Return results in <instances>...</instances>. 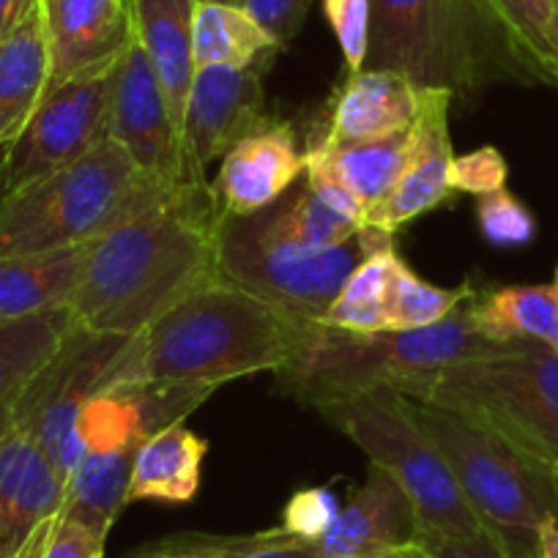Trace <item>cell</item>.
<instances>
[{"label":"cell","mask_w":558,"mask_h":558,"mask_svg":"<svg viewBox=\"0 0 558 558\" xmlns=\"http://www.w3.org/2000/svg\"><path fill=\"white\" fill-rule=\"evenodd\" d=\"M324 12L345 58L348 74L362 72L369 50L373 3L369 0H324Z\"/></svg>","instance_id":"e575fe53"},{"label":"cell","mask_w":558,"mask_h":558,"mask_svg":"<svg viewBox=\"0 0 558 558\" xmlns=\"http://www.w3.org/2000/svg\"><path fill=\"white\" fill-rule=\"evenodd\" d=\"M208 444L184 422L154 433L134 454L126 504H190L201 490V469Z\"/></svg>","instance_id":"cb8c5ba5"},{"label":"cell","mask_w":558,"mask_h":558,"mask_svg":"<svg viewBox=\"0 0 558 558\" xmlns=\"http://www.w3.org/2000/svg\"><path fill=\"white\" fill-rule=\"evenodd\" d=\"M39 558H105V539L85 525L58 514Z\"/></svg>","instance_id":"ab89813d"},{"label":"cell","mask_w":558,"mask_h":558,"mask_svg":"<svg viewBox=\"0 0 558 558\" xmlns=\"http://www.w3.org/2000/svg\"><path fill=\"white\" fill-rule=\"evenodd\" d=\"M129 340L132 337L90 331L77 320L20 397L12 430L34 438L63 480L72 476L85 454L77 433L80 413L90 397L99 395Z\"/></svg>","instance_id":"30bf717a"},{"label":"cell","mask_w":558,"mask_h":558,"mask_svg":"<svg viewBox=\"0 0 558 558\" xmlns=\"http://www.w3.org/2000/svg\"><path fill=\"white\" fill-rule=\"evenodd\" d=\"M471 326L493 342H550L558 331L556 286H507L469 302Z\"/></svg>","instance_id":"83f0119b"},{"label":"cell","mask_w":558,"mask_h":558,"mask_svg":"<svg viewBox=\"0 0 558 558\" xmlns=\"http://www.w3.org/2000/svg\"><path fill=\"white\" fill-rule=\"evenodd\" d=\"M364 69L397 72L416 88L474 101L501 83H536L490 0H369Z\"/></svg>","instance_id":"3957f363"},{"label":"cell","mask_w":558,"mask_h":558,"mask_svg":"<svg viewBox=\"0 0 558 558\" xmlns=\"http://www.w3.org/2000/svg\"><path fill=\"white\" fill-rule=\"evenodd\" d=\"M235 3L244 7L279 47H286L302 31L313 0H235Z\"/></svg>","instance_id":"74e56055"},{"label":"cell","mask_w":558,"mask_h":558,"mask_svg":"<svg viewBox=\"0 0 558 558\" xmlns=\"http://www.w3.org/2000/svg\"><path fill=\"white\" fill-rule=\"evenodd\" d=\"M219 279V211L211 190L184 184L90 241L69 307L90 331L134 337Z\"/></svg>","instance_id":"6da1fadb"},{"label":"cell","mask_w":558,"mask_h":558,"mask_svg":"<svg viewBox=\"0 0 558 558\" xmlns=\"http://www.w3.org/2000/svg\"><path fill=\"white\" fill-rule=\"evenodd\" d=\"M536 558H558V523H545L536 534Z\"/></svg>","instance_id":"f6af8a7d"},{"label":"cell","mask_w":558,"mask_h":558,"mask_svg":"<svg viewBox=\"0 0 558 558\" xmlns=\"http://www.w3.org/2000/svg\"><path fill=\"white\" fill-rule=\"evenodd\" d=\"M454 99L449 90L422 88V105L413 121V151L395 190L384 203L367 211L364 225L395 235L413 219L425 217L433 208L452 201L449 165H452V137H449V112Z\"/></svg>","instance_id":"9a60e30c"},{"label":"cell","mask_w":558,"mask_h":558,"mask_svg":"<svg viewBox=\"0 0 558 558\" xmlns=\"http://www.w3.org/2000/svg\"><path fill=\"white\" fill-rule=\"evenodd\" d=\"M241 536H179L154 545L137 558H222Z\"/></svg>","instance_id":"b9f144b4"},{"label":"cell","mask_w":558,"mask_h":558,"mask_svg":"<svg viewBox=\"0 0 558 558\" xmlns=\"http://www.w3.org/2000/svg\"><path fill=\"white\" fill-rule=\"evenodd\" d=\"M39 9V0H0V41Z\"/></svg>","instance_id":"ee69618b"},{"label":"cell","mask_w":558,"mask_h":558,"mask_svg":"<svg viewBox=\"0 0 558 558\" xmlns=\"http://www.w3.org/2000/svg\"><path fill=\"white\" fill-rule=\"evenodd\" d=\"M313 408L405 490L416 509L418 534L474 536L485 531L444 454L408 411L405 397L375 389L331 397Z\"/></svg>","instance_id":"ba28073f"},{"label":"cell","mask_w":558,"mask_h":558,"mask_svg":"<svg viewBox=\"0 0 558 558\" xmlns=\"http://www.w3.org/2000/svg\"><path fill=\"white\" fill-rule=\"evenodd\" d=\"M411 400L476 418L558 474V353L547 342H512L444 369Z\"/></svg>","instance_id":"9c48e42d"},{"label":"cell","mask_w":558,"mask_h":558,"mask_svg":"<svg viewBox=\"0 0 558 558\" xmlns=\"http://www.w3.org/2000/svg\"><path fill=\"white\" fill-rule=\"evenodd\" d=\"M547 345H550V348H553V351H556V353H558V331H556V337H553V340H550V342H547Z\"/></svg>","instance_id":"681fc988"},{"label":"cell","mask_w":558,"mask_h":558,"mask_svg":"<svg viewBox=\"0 0 558 558\" xmlns=\"http://www.w3.org/2000/svg\"><path fill=\"white\" fill-rule=\"evenodd\" d=\"M476 299V296H474ZM512 342H493L471 326L469 302L441 324L413 331L353 335L315 324L302 351L274 373L279 391L315 402L356 391L389 389L411 397L422 384L471 359L501 353Z\"/></svg>","instance_id":"277c9868"},{"label":"cell","mask_w":558,"mask_h":558,"mask_svg":"<svg viewBox=\"0 0 558 558\" xmlns=\"http://www.w3.org/2000/svg\"><path fill=\"white\" fill-rule=\"evenodd\" d=\"M66 498V480L31 436H0V558L23 547L56 520Z\"/></svg>","instance_id":"e0dca14e"},{"label":"cell","mask_w":558,"mask_h":558,"mask_svg":"<svg viewBox=\"0 0 558 558\" xmlns=\"http://www.w3.org/2000/svg\"><path fill=\"white\" fill-rule=\"evenodd\" d=\"M85 252L88 244L45 255L0 257V324L69 307Z\"/></svg>","instance_id":"d4e9b609"},{"label":"cell","mask_w":558,"mask_h":558,"mask_svg":"<svg viewBox=\"0 0 558 558\" xmlns=\"http://www.w3.org/2000/svg\"><path fill=\"white\" fill-rule=\"evenodd\" d=\"M123 3H126V7H129V0H123Z\"/></svg>","instance_id":"816d5d0a"},{"label":"cell","mask_w":558,"mask_h":558,"mask_svg":"<svg viewBox=\"0 0 558 558\" xmlns=\"http://www.w3.org/2000/svg\"><path fill=\"white\" fill-rule=\"evenodd\" d=\"M274 222L288 239L296 244L313 246V250H326V246H340L356 239L359 230L364 225L351 222V219L340 217L335 208L326 206L313 190H310L307 179H299L286 195L271 203Z\"/></svg>","instance_id":"d6a6232c"},{"label":"cell","mask_w":558,"mask_h":558,"mask_svg":"<svg viewBox=\"0 0 558 558\" xmlns=\"http://www.w3.org/2000/svg\"><path fill=\"white\" fill-rule=\"evenodd\" d=\"M340 504L329 487H304L291 496L282 509V523L277 525L282 534L315 542L335 525L340 514Z\"/></svg>","instance_id":"d590c367"},{"label":"cell","mask_w":558,"mask_h":558,"mask_svg":"<svg viewBox=\"0 0 558 558\" xmlns=\"http://www.w3.org/2000/svg\"><path fill=\"white\" fill-rule=\"evenodd\" d=\"M304 324L219 279L129 340L101 391L129 384H208L277 373L304 348Z\"/></svg>","instance_id":"7a4b0ae2"},{"label":"cell","mask_w":558,"mask_h":558,"mask_svg":"<svg viewBox=\"0 0 558 558\" xmlns=\"http://www.w3.org/2000/svg\"><path fill=\"white\" fill-rule=\"evenodd\" d=\"M304 173L307 157L299 148L296 129L277 116L222 159L208 190L219 217H246L277 203Z\"/></svg>","instance_id":"2e32d148"},{"label":"cell","mask_w":558,"mask_h":558,"mask_svg":"<svg viewBox=\"0 0 558 558\" xmlns=\"http://www.w3.org/2000/svg\"><path fill=\"white\" fill-rule=\"evenodd\" d=\"M50 525H52V520H50V523L45 525V529L39 531V534L34 536V539L28 542V545L23 547V553H20L17 558H39V556H41V547H45V539H47V534H50Z\"/></svg>","instance_id":"7dc6e473"},{"label":"cell","mask_w":558,"mask_h":558,"mask_svg":"<svg viewBox=\"0 0 558 558\" xmlns=\"http://www.w3.org/2000/svg\"><path fill=\"white\" fill-rule=\"evenodd\" d=\"M271 63L257 61L252 66H201L186 96L184 143L186 173L192 184H208V168L225 159L241 140L252 137L274 121L266 107V69Z\"/></svg>","instance_id":"7c38bea8"},{"label":"cell","mask_w":558,"mask_h":558,"mask_svg":"<svg viewBox=\"0 0 558 558\" xmlns=\"http://www.w3.org/2000/svg\"><path fill=\"white\" fill-rule=\"evenodd\" d=\"M405 400L487 534L512 556L534 558L542 525L558 523L556 471L476 418L433 402Z\"/></svg>","instance_id":"8992f818"},{"label":"cell","mask_w":558,"mask_h":558,"mask_svg":"<svg viewBox=\"0 0 558 558\" xmlns=\"http://www.w3.org/2000/svg\"><path fill=\"white\" fill-rule=\"evenodd\" d=\"M367 558H430V553L418 545V542H413V545L395 547V550H386V553H378V556H367Z\"/></svg>","instance_id":"bcb514c9"},{"label":"cell","mask_w":558,"mask_h":558,"mask_svg":"<svg viewBox=\"0 0 558 558\" xmlns=\"http://www.w3.org/2000/svg\"><path fill=\"white\" fill-rule=\"evenodd\" d=\"M192 9L195 0H129L134 39L157 72L179 134L197 72L192 56Z\"/></svg>","instance_id":"7402d4cb"},{"label":"cell","mask_w":558,"mask_h":558,"mask_svg":"<svg viewBox=\"0 0 558 558\" xmlns=\"http://www.w3.org/2000/svg\"><path fill=\"white\" fill-rule=\"evenodd\" d=\"M413 151V126L378 140L335 143L313 129L304 148L307 170L331 175L364 206V217L389 197Z\"/></svg>","instance_id":"44dd1931"},{"label":"cell","mask_w":558,"mask_h":558,"mask_svg":"<svg viewBox=\"0 0 558 558\" xmlns=\"http://www.w3.org/2000/svg\"><path fill=\"white\" fill-rule=\"evenodd\" d=\"M230 3H235V0H230Z\"/></svg>","instance_id":"f5cc1de1"},{"label":"cell","mask_w":558,"mask_h":558,"mask_svg":"<svg viewBox=\"0 0 558 558\" xmlns=\"http://www.w3.org/2000/svg\"><path fill=\"white\" fill-rule=\"evenodd\" d=\"M400 260L402 257L395 244L369 252L345 279V286L326 313L324 326L353 331V335L386 331V299H389L391 277Z\"/></svg>","instance_id":"f546056e"},{"label":"cell","mask_w":558,"mask_h":558,"mask_svg":"<svg viewBox=\"0 0 558 558\" xmlns=\"http://www.w3.org/2000/svg\"><path fill=\"white\" fill-rule=\"evenodd\" d=\"M553 286H556V291H558V266H556V274H553Z\"/></svg>","instance_id":"f907efd6"},{"label":"cell","mask_w":558,"mask_h":558,"mask_svg":"<svg viewBox=\"0 0 558 558\" xmlns=\"http://www.w3.org/2000/svg\"><path fill=\"white\" fill-rule=\"evenodd\" d=\"M107 134L121 143V148H126L129 157L146 173L173 186L192 184L186 173L184 143L170 118L168 99L137 39L129 41L116 63Z\"/></svg>","instance_id":"4fadbf2b"},{"label":"cell","mask_w":558,"mask_h":558,"mask_svg":"<svg viewBox=\"0 0 558 558\" xmlns=\"http://www.w3.org/2000/svg\"><path fill=\"white\" fill-rule=\"evenodd\" d=\"M175 190L146 173L107 134L77 162L0 201V257L85 246Z\"/></svg>","instance_id":"5b68a950"},{"label":"cell","mask_w":558,"mask_h":558,"mask_svg":"<svg viewBox=\"0 0 558 558\" xmlns=\"http://www.w3.org/2000/svg\"><path fill=\"white\" fill-rule=\"evenodd\" d=\"M7 165H9V146H0V201L7 197Z\"/></svg>","instance_id":"c3c4849f"},{"label":"cell","mask_w":558,"mask_h":558,"mask_svg":"<svg viewBox=\"0 0 558 558\" xmlns=\"http://www.w3.org/2000/svg\"><path fill=\"white\" fill-rule=\"evenodd\" d=\"M418 518L411 498L384 469L369 463L367 480L340 509L335 525L315 547L324 558H367L418 542Z\"/></svg>","instance_id":"d6986e66"},{"label":"cell","mask_w":558,"mask_h":558,"mask_svg":"<svg viewBox=\"0 0 558 558\" xmlns=\"http://www.w3.org/2000/svg\"><path fill=\"white\" fill-rule=\"evenodd\" d=\"M418 545L430 553V558H518L504 550L487 531L474 536L418 534Z\"/></svg>","instance_id":"60d3db41"},{"label":"cell","mask_w":558,"mask_h":558,"mask_svg":"<svg viewBox=\"0 0 558 558\" xmlns=\"http://www.w3.org/2000/svg\"><path fill=\"white\" fill-rule=\"evenodd\" d=\"M498 20L518 45L536 83L558 90V3L556 0H490Z\"/></svg>","instance_id":"4dcf8cb0"},{"label":"cell","mask_w":558,"mask_h":558,"mask_svg":"<svg viewBox=\"0 0 558 558\" xmlns=\"http://www.w3.org/2000/svg\"><path fill=\"white\" fill-rule=\"evenodd\" d=\"M137 449L123 452H85L66 480V498L61 514L85 525L107 542L112 523L126 507L129 480Z\"/></svg>","instance_id":"f1b7e54d"},{"label":"cell","mask_w":558,"mask_h":558,"mask_svg":"<svg viewBox=\"0 0 558 558\" xmlns=\"http://www.w3.org/2000/svg\"><path fill=\"white\" fill-rule=\"evenodd\" d=\"M39 7L50 45V88L110 66L134 39L123 0H39Z\"/></svg>","instance_id":"ac0fdd59"},{"label":"cell","mask_w":558,"mask_h":558,"mask_svg":"<svg viewBox=\"0 0 558 558\" xmlns=\"http://www.w3.org/2000/svg\"><path fill=\"white\" fill-rule=\"evenodd\" d=\"M208 384H129L99 391L80 413L85 452L140 449L154 433L179 425L217 391Z\"/></svg>","instance_id":"5bb4252c"},{"label":"cell","mask_w":558,"mask_h":558,"mask_svg":"<svg viewBox=\"0 0 558 558\" xmlns=\"http://www.w3.org/2000/svg\"><path fill=\"white\" fill-rule=\"evenodd\" d=\"M395 235L364 225L348 244L313 250L288 239L271 206L246 217H219V274L304 324H324L353 268Z\"/></svg>","instance_id":"52a82bcc"},{"label":"cell","mask_w":558,"mask_h":558,"mask_svg":"<svg viewBox=\"0 0 558 558\" xmlns=\"http://www.w3.org/2000/svg\"><path fill=\"white\" fill-rule=\"evenodd\" d=\"M50 88V45L41 7L0 41V146L23 134Z\"/></svg>","instance_id":"603a6c76"},{"label":"cell","mask_w":558,"mask_h":558,"mask_svg":"<svg viewBox=\"0 0 558 558\" xmlns=\"http://www.w3.org/2000/svg\"><path fill=\"white\" fill-rule=\"evenodd\" d=\"M116 63L47 90L28 126L9 146L7 195L77 162L107 137Z\"/></svg>","instance_id":"8fae6325"},{"label":"cell","mask_w":558,"mask_h":558,"mask_svg":"<svg viewBox=\"0 0 558 558\" xmlns=\"http://www.w3.org/2000/svg\"><path fill=\"white\" fill-rule=\"evenodd\" d=\"M222 558H324L315 542L288 536L279 529L260 531V534L241 536Z\"/></svg>","instance_id":"f35d334b"},{"label":"cell","mask_w":558,"mask_h":558,"mask_svg":"<svg viewBox=\"0 0 558 558\" xmlns=\"http://www.w3.org/2000/svg\"><path fill=\"white\" fill-rule=\"evenodd\" d=\"M509 165L496 146H482L476 151L452 157L449 165V186L454 195L485 197L507 186Z\"/></svg>","instance_id":"8d00e7d4"},{"label":"cell","mask_w":558,"mask_h":558,"mask_svg":"<svg viewBox=\"0 0 558 558\" xmlns=\"http://www.w3.org/2000/svg\"><path fill=\"white\" fill-rule=\"evenodd\" d=\"M304 179H307L310 190H313L315 195L326 203V206L335 208L340 217L351 219V222H356V225H364V206L351 195V192L345 190V186L337 184L331 175L318 173V170H307V173H304Z\"/></svg>","instance_id":"7bdbcfd3"},{"label":"cell","mask_w":558,"mask_h":558,"mask_svg":"<svg viewBox=\"0 0 558 558\" xmlns=\"http://www.w3.org/2000/svg\"><path fill=\"white\" fill-rule=\"evenodd\" d=\"M476 222H480L487 244L498 246V250H518V246H529L536 239V217L507 186L480 197Z\"/></svg>","instance_id":"836d02e7"},{"label":"cell","mask_w":558,"mask_h":558,"mask_svg":"<svg viewBox=\"0 0 558 558\" xmlns=\"http://www.w3.org/2000/svg\"><path fill=\"white\" fill-rule=\"evenodd\" d=\"M422 105V88L402 74L384 69H362L348 74L342 88L329 101L326 123L318 129L335 143L378 140L413 126Z\"/></svg>","instance_id":"ffe728a7"},{"label":"cell","mask_w":558,"mask_h":558,"mask_svg":"<svg viewBox=\"0 0 558 558\" xmlns=\"http://www.w3.org/2000/svg\"><path fill=\"white\" fill-rule=\"evenodd\" d=\"M282 47L274 36L230 0H195L192 9V56L195 66H252L268 61Z\"/></svg>","instance_id":"4316f807"},{"label":"cell","mask_w":558,"mask_h":558,"mask_svg":"<svg viewBox=\"0 0 558 558\" xmlns=\"http://www.w3.org/2000/svg\"><path fill=\"white\" fill-rule=\"evenodd\" d=\"M74 324L77 318L72 307L0 324V436H7L14 427L20 397L36 373L56 356Z\"/></svg>","instance_id":"484cf974"},{"label":"cell","mask_w":558,"mask_h":558,"mask_svg":"<svg viewBox=\"0 0 558 558\" xmlns=\"http://www.w3.org/2000/svg\"><path fill=\"white\" fill-rule=\"evenodd\" d=\"M556 3H558V0H556Z\"/></svg>","instance_id":"db71d44e"},{"label":"cell","mask_w":558,"mask_h":558,"mask_svg":"<svg viewBox=\"0 0 558 558\" xmlns=\"http://www.w3.org/2000/svg\"><path fill=\"white\" fill-rule=\"evenodd\" d=\"M474 296H480L474 282H463L460 288L449 291V288L425 282L405 266V260H400L395 277H391L389 299H386V331H413L436 326Z\"/></svg>","instance_id":"1f68e13d"}]
</instances>
